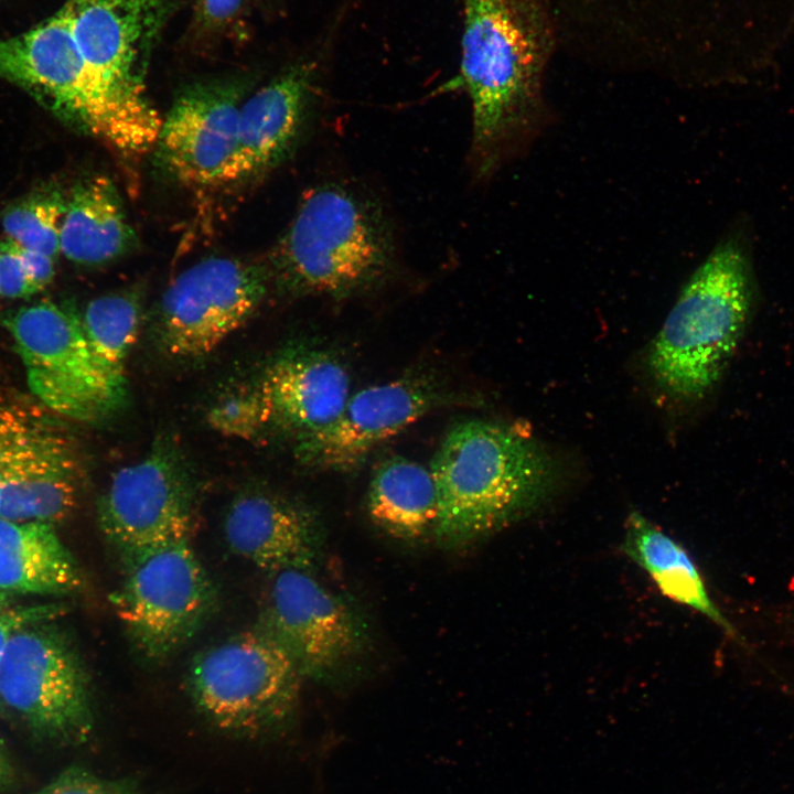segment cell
Instances as JSON below:
<instances>
[{
	"label": "cell",
	"mask_w": 794,
	"mask_h": 794,
	"mask_svg": "<svg viewBox=\"0 0 794 794\" xmlns=\"http://www.w3.org/2000/svg\"><path fill=\"white\" fill-rule=\"evenodd\" d=\"M538 0H463L461 81L471 103L470 168L492 176L547 121L541 81L554 40Z\"/></svg>",
	"instance_id": "1"
},
{
	"label": "cell",
	"mask_w": 794,
	"mask_h": 794,
	"mask_svg": "<svg viewBox=\"0 0 794 794\" xmlns=\"http://www.w3.org/2000/svg\"><path fill=\"white\" fill-rule=\"evenodd\" d=\"M438 516L433 538L450 547L494 534L544 504L559 466L521 428L471 419L451 428L430 464Z\"/></svg>",
	"instance_id": "2"
},
{
	"label": "cell",
	"mask_w": 794,
	"mask_h": 794,
	"mask_svg": "<svg viewBox=\"0 0 794 794\" xmlns=\"http://www.w3.org/2000/svg\"><path fill=\"white\" fill-rule=\"evenodd\" d=\"M754 297L748 239L731 234L695 270L652 342L647 366L679 399H696L721 377L747 325Z\"/></svg>",
	"instance_id": "3"
},
{
	"label": "cell",
	"mask_w": 794,
	"mask_h": 794,
	"mask_svg": "<svg viewBox=\"0 0 794 794\" xmlns=\"http://www.w3.org/2000/svg\"><path fill=\"white\" fill-rule=\"evenodd\" d=\"M391 226L377 203L337 182L301 201L273 254V268L296 291L344 297L386 279L397 264Z\"/></svg>",
	"instance_id": "4"
},
{
	"label": "cell",
	"mask_w": 794,
	"mask_h": 794,
	"mask_svg": "<svg viewBox=\"0 0 794 794\" xmlns=\"http://www.w3.org/2000/svg\"><path fill=\"white\" fill-rule=\"evenodd\" d=\"M0 77L120 154L140 155L155 143L161 126L157 110L118 94L90 69L62 8L35 26L0 39Z\"/></svg>",
	"instance_id": "5"
},
{
	"label": "cell",
	"mask_w": 794,
	"mask_h": 794,
	"mask_svg": "<svg viewBox=\"0 0 794 794\" xmlns=\"http://www.w3.org/2000/svg\"><path fill=\"white\" fill-rule=\"evenodd\" d=\"M301 677L291 655L264 626L204 650L186 683L195 706L217 728L257 734L291 717Z\"/></svg>",
	"instance_id": "6"
},
{
	"label": "cell",
	"mask_w": 794,
	"mask_h": 794,
	"mask_svg": "<svg viewBox=\"0 0 794 794\" xmlns=\"http://www.w3.org/2000/svg\"><path fill=\"white\" fill-rule=\"evenodd\" d=\"M111 602L135 648L161 662L183 646L212 613L215 592L189 538L127 562Z\"/></svg>",
	"instance_id": "7"
},
{
	"label": "cell",
	"mask_w": 794,
	"mask_h": 794,
	"mask_svg": "<svg viewBox=\"0 0 794 794\" xmlns=\"http://www.w3.org/2000/svg\"><path fill=\"white\" fill-rule=\"evenodd\" d=\"M3 324L30 390L51 411L95 421L119 405L124 393L98 365L76 312L43 301L8 313Z\"/></svg>",
	"instance_id": "8"
},
{
	"label": "cell",
	"mask_w": 794,
	"mask_h": 794,
	"mask_svg": "<svg viewBox=\"0 0 794 794\" xmlns=\"http://www.w3.org/2000/svg\"><path fill=\"white\" fill-rule=\"evenodd\" d=\"M189 468L178 444L160 438L141 460L111 476L98 503V524L127 562L189 538L195 503Z\"/></svg>",
	"instance_id": "9"
},
{
	"label": "cell",
	"mask_w": 794,
	"mask_h": 794,
	"mask_svg": "<svg viewBox=\"0 0 794 794\" xmlns=\"http://www.w3.org/2000/svg\"><path fill=\"white\" fill-rule=\"evenodd\" d=\"M0 699L37 736L79 741L93 725L85 672L68 641L44 623L17 631L0 656Z\"/></svg>",
	"instance_id": "10"
},
{
	"label": "cell",
	"mask_w": 794,
	"mask_h": 794,
	"mask_svg": "<svg viewBox=\"0 0 794 794\" xmlns=\"http://www.w3.org/2000/svg\"><path fill=\"white\" fill-rule=\"evenodd\" d=\"M83 466L71 438L49 418L0 407V518L54 525L75 508Z\"/></svg>",
	"instance_id": "11"
},
{
	"label": "cell",
	"mask_w": 794,
	"mask_h": 794,
	"mask_svg": "<svg viewBox=\"0 0 794 794\" xmlns=\"http://www.w3.org/2000/svg\"><path fill=\"white\" fill-rule=\"evenodd\" d=\"M269 276L264 266L227 257H211L182 271L160 303L163 348L183 358L211 353L261 303Z\"/></svg>",
	"instance_id": "12"
},
{
	"label": "cell",
	"mask_w": 794,
	"mask_h": 794,
	"mask_svg": "<svg viewBox=\"0 0 794 794\" xmlns=\"http://www.w3.org/2000/svg\"><path fill=\"white\" fill-rule=\"evenodd\" d=\"M448 394L430 374L412 373L351 394L340 415L323 429L294 442L304 466L352 471L382 443L447 404Z\"/></svg>",
	"instance_id": "13"
},
{
	"label": "cell",
	"mask_w": 794,
	"mask_h": 794,
	"mask_svg": "<svg viewBox=\"0 0 794 794\" xmlns=\"http://www.w3.org/2000/svg\"><path fill=\"white\" fill-rule=\"evenodd\" d=\"M265 627L282 644L302 676L326 678L353 659L364 643L352 608L310 571L275 575Z\"/></svg>",
	"instance_id": "14"
},
{
	"label": "cell",
	"mask_w": 794,
	"mask_h": 794,
	"mask_svg": "<svg viewBox=\"0 0 794 794\" xmlns=\"http://www.w3.org/2000/svg\"><path fill=\"white\" fill-rule=\"evenodd\" d=\"M242 104V86L226 79L195 83L179 94L155 143L176 180L198 186L226 183Z\"/></svg>",
	"instance_id": "15"
},
{
	"label": "cell",
	"mask_w": 794,
	"mask_h": 794,
	"mask_svg": "<svg viewBox=\"0 0 794 794\" xmlns=\"http://www.w3.org/2000/svg\"><path fill=\"white\" fill-rule=\"evenodd\" d=\"M169 0H66L65 12L78 50L111 89L148 103L143 76Z\"/></svg>",
	"instance_id": "16"
},
{
	"label": "cell",
	"mask_w": 794,
	"mask_h": 794,
	"mask_svg": "<svg viewBox=\"0 0 794 794\" xmlns=\"http://www.w3.org/2000/svg\"><path fill=\"white\" fill-rule=\"evenodd\" d=\"M230 550L273 575L310 571L323 545L316 515L307 506L266 491L237 496L224 518Z\"/></svg>",
	"instance_id": "17"
},
{
	"label": "cell",
	"mask_w": 794,
	"mask_h": 794,
	"mask_svg": "<svg viewBox=\"0 0 794 794\" xmlns=\"http://www.w3.org/2000/svg\"><path fill=\"white\" fill-rule=\"evenodd\" d=\"M314 78L313 64H297L243 101L226 183L262 175L292 153L311 114Z\"/></svg>",
	"instance_id": "18"
},
{
	"label": "cell",
	"mask_w": 794,
	"mask_h": 794,
	"mask_svg": "<svg viewBox=\"0 0 794 794\" xmlns=\"http://www.w3.org/2000/svg\"><path fill=\"white\" fill-rule=\"evenodd\" d=\"M259 387L270 408V423L294 442L323 429L351 396V378L335 354L298 346L282 352L268 366Z\"/></svg>",
	"instance_id": "19"
},
{
	"label": "cell",
	"mask_w": 794,
	"mask_h": 794,
	"mask_svg": "<svg viewBox=\"0 0 794 794\" xmlns=\"http://www.w3.org/2000/svg\"><path fill=\"white\" fill-rule=\"evenodd\" d=\"M81 586L79 569L52 524L0 518L1 591L63 596Z\"/></svg>",
	"instance_id": "20"
},
{
	"label": "cell",
	"mask_w": 794,
	"mask_h": 794,
	"mask_svg": "<svg viewBox=\"0 0 794 794\" xmlns=\"http://www.w3.org/2000/svg\"><path fill=\"white\" fill-rule=\"evenodd\" d=\"M621 547L665 597L734 636V627L710 597L697 565L673 537L634 511L626 518Z\"/></svg>",
	"instance_id": "21"
},
{
	"label": "cell",
	"mask_w": 794,
	"mask_h": 794,
	"mask_svg": "<svg viewBox=\"0 0 794 794\" xmlns=\"http://www.w3.org/2000/svg\"><path fill=\"white\" fill-rule=\"evenodd\" d=\"M366 506L371 521L395 539L433 537L438 496L430 468L401 455L385 459L372 476Z\"/></svg>",
	"instance_id": "22"
},
{
	"label": "cell",
	"mask_w": 794,
	"mask_h": 794,
	"mask_svg": "<svg viewBox=\"0 0 794 794\" xmlns=\"http://www.w3.org/2000/svg\"><path fill=\"white\" fill-rule=\"evenodd\" d=\"M132 239V228L108 178H88L72 189L61 229V251L68 260L101 265L122 255Z\"/></svg>",
	"instance_id": "23"
},
{
	"label": "cell",
	"mask_w": 794,
	"mask_h": 794,
	"mask_svg": "<svg viewBox=\"0 0 794 794\" xmlns=\"http://www.w3.org/2000/svg\"><path fill=\"white\" fill-rule=\"evenodd\" d=\"M85 336L104 374L125 393V366L137 341L141 303L132 292H116L92 300L79 315Z\"/></svg>",
	"instance_id": "24"
},
{
	"label": "cell",
	"mask_w": 794,
	"mask_h": 794,
	"mask_svg": "<svg viewBox=\"0 0 794 794\" xmlns=\"http://www.w3.org/2000/svg\"><path fill=\"white\" fill-rule=\"evenodd\" d=\"M67 197L54 185L35 189L2 213L8 239L22 247L56 258L61 251V229Z\"/></svg>",
	"instance_id": "25"
},
{
	"label": "cell",
	"mask_w": 794,
	"mask_h": 794,
	"mask_svg": "<svg viewBox=\"0 0 794 794\" xmlns=\"http://www.w3.org/2000/svg\"><path fill=\"white\" fill-rule=\"evenodd\" d=\"M270 408L259 385L225 397L207 414L210 426L222 434L242 439L256 436L270 423Z\"/></svg>",
	"instance_id": "26"
},
{
	"label": "cell",
	"mask_w": 794,
	"mask_h": 794,
	"mask_svg": "<svg viewBox=\"0 0 794 794\" xmlns=\"http://www.w3.org/2000/svg\"><path fill=\"white\" fill-rule=\"evenodd\" d=\"M33 794H142L132 783L106 780L88 771L73 768Z\"/></svg>",
	"instance_id": "27"
},
{
	"label": "cell",
	"mask_w": 794,
	"mask_h": 794,
	"mask_svg": "<svg viewBox=\"0 0 794 794\" xmlns=\"http://www.w3.org/2000/svg\"><path fill=\"white\" fill-rule=\"evenodd\" d=\"M40 291L21 260L17 243L8 238L0 242V297L25 299Z\"/></svg>",
	"instance_id": "28"
},
{
	"label": "cell",
	"mask_w": 794,
	"mask_h": 794,
	"mask_svg": "<svg viewBox=\"0 0 794 794\" xmlns=\"http://www.w3.org/2000/svg\"><path fill=\"white\" fill-rule=\"evenodd\" d=\"M60 608L52 604L26 608H7L0 611V656L10 640L19 630L44 623L53 618Z\"/></svg>",
	"instance_id": "29"
},
{
	"label": "cell",
	"mask_w": 794,
	"mask_h": 794,
	"mask_svg": "<svg viewBox=\"0 0 794 794\" xmlns=\"http://www.w3.org/2000/svg\"><path fill=\"white\" fill-rule=\"evenodd\" d=\"M246 2L247 0H196L197 18L205 28L221 29L238 17Z\"/></svg>",
	"instance_id": "30"
},
{
	"label": "cell",
	"mask_w": 794,
	"mask_h": 794,
	"mask_svg": "<svg viewBox=\"0 0 794 794\" xmlns=\"http://www.w3.org/2000/svg\"><path fill=\"white\" fill-rule=\"evenodd\" d=\"M18 245L21 260L40 290L49 286L55 275V258Z\"/></svg>",
	"instance_id": "31"
},
{
	"label": "cell",
	"mask_w": 794,
	"mask_h": 794,
	"mask_svg": "<svg viewBox=\"0 0 794 794\" xmlns=\"http://www.w3.org/2000/svg\"><path fill=\"white\" fill-rule=\"evenodd\" d=\"M12 776V768L8 754L0 741V788L7 785Z\"/></svg>",
	"instance_id": "32"
},
{
	"label": "cell",
	"mask_w": 794,
	"mask_h": 794,
	"mask_svg": "<svg viewBox=\"0 0 794 794\" xmlns=\"http://www.w3.org/2000/svg\"><path fill=\"white\" fill-rule=\"evenodd\" d=\"M8 594L0 590V611L9 608Z\"/></svg>",
	"instance_id": "33"
},
{
	"label": "cell",
	"mask_w": 794,
	"mask_h": 794,
	"mask_svg": "<svg viewBox=\"0 0 794 794\" xmlns=\"http://www.w3.org/2000/svg\"><path fill=\"white\" fill-rule=\"evenodd\" d=\"M538 1L540 2V0H538ZM545 1H546V0L543 1V6H544Z\"/></svg>",
	"instance_id": "34"
}]
</instances>
